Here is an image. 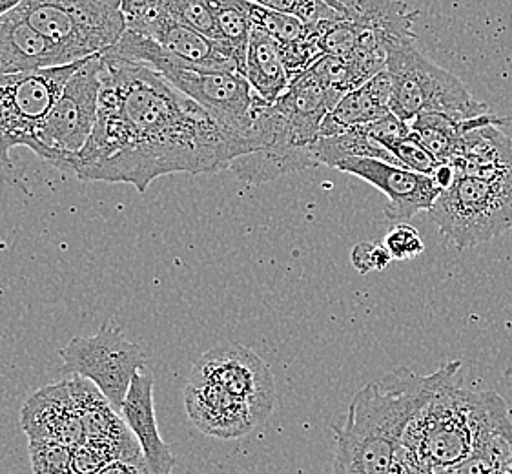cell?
<instances>
[{
	"mask_svg": "<svg viewBox=\"0 0 512 474\" xmlns=\"http://www.w3.org/2000/svg\"><path fill=\"white\" fill-rule=\"evenodd\" d=\"M460 367L451 361L429 376L400 367L359 389L345 422L330 425L336 434L332 474H392L405 429Z\"/></svg>",
	"mask_w": 512,
	"mask_h": 474,
	"instance_id": "7a4b0ae2",
	"label": "cell"
},
{
	"mask_svg": "<svg viewBox=\"0 0 512 474\" xmlns=\"http://www.w3.org/2000/svg\"><path fill=\"white\" fill-rule=\"evenodd\" d=\"M502 117L485 114L474 119H454L445 114H423L410 121L412 134L420 139L438 163H451L456 157L461 137L483 124H503Z\"/></svg>",
	"mask_w": 512,
	"mask_h": 474,
	"instance_id": "7402d4cb",
	"label": "cell"
},
{
	"mask_svg": "<svg viewBox=\"0 0 512 474\" xmlns=\"http://www.w3.org/2000/svg\"><path fill=\"white\" fill-rule=\"evenodd\" d=\"M64 372L95 383L99 391L121 411L135 374L146 367L139 345L128 340L123 330L106 321L93 336L73 338L59 351Z\"/></svg>",
	"mask_w": 512,
	"mask_h": 474,
	"instance_id": "9c48e42d",
	"label": "cell"
},
{
	"mask_svg": "<svg viewBox=\"0 0 512 474\" xmlns=\"http://www.w3.org/2000/svg\"><path fill=\"white\" fill-rule=\"evenodd\" d=\"M427 214L460 250L502 236L512 227V170L491 179L458 177Z\"/></svg>",
	"mask_w": 512,
	"mask_h": 474,
	"instance_id": "8992f818",
	"label": "cell"
},
{
	"mask_svg": "<svg viewBox=\"0 0 512 474\" xmlns=\"http://www.w3.org/2000/svg\"><path fill=\"white\" fill-rule=\"evenodd\" d=\"M99 115L75 157L82 181L130 183L144 192L157 177L230 170L248 146L214 115L141 62L101 53Z\"/></svg>",
	"mask_w": 512,
	"mask_h": 474,
	"instance_id": "6da1fadb",
	"label": "cell"
},
{
	"mask_svg": "<svg viewBox=\"0 0 512 474\" xmlns=\"http://www.w3.org/2000/svg\"><path fill=\"white\" fill-rule=\"evenodd\" d=\"M345 17L358 22L363 30L370 31L385 52L416 42L412 31L414 13L403 0H338Z\"/></svg>",
	"mask_w": 512,
	"mask_h": 474,
	"instance_id": "ffe728a7",
	"label": "cell"
},
{
	"mask_svg": "<svg viewBox=\"0 0 512 474\" xmlns=\"http://www.w3.org/2000/svg\"><path fill=\"white\" fill-rule=\"evenodd\" d=\"M39 2H57V4H66L70 0H39Z\"/></svg>",
	"mask_w": 512,
	"mask_h": 474,
	"instance_id": "e575fe53",
	"label": "cell"
},
{
	"mask_svg": "<svg viewBox=\"0 0 512 474\" xmlns=\"http://www.w3.org/2000/svg\"><path fill=\"white\" fill-rule=\"evenodd\" d=\"M394 259L390 256L385 243H370L363 241L352 248L350 252V263L352 267L358 270L359 274H369V272H381L389 267Z\"/></svg>",
	"mask_w": 512,
	"mask_h": 474,
	"instance_id": "4dcf8cb0",
	"label": "cell"
},
{
	"mask_svg": "<svg viewBox=\"0 0 512 474\" xmlns=\"http://www.w3.org/2000/svg\"><path fill=\"white\" fill-rule=\"evenodd\" d=\"M390 73L387 68L376 73L367 83L341 97L334 110L323 119L319 137L338 135L350 128L367 126L392 114L390 110Z\"/></svg>",
	"mask_w": 512,
	"mask_h": 474,
	"instance_id": "ac0fdd59",
	"label": "cell"
},
{
	"mask_svg": "<svg viewBox=\"0 0 512 474\" xmlns=\"http://www.w3.org/2000/svg\"><path fill=\"white\" fill-rule=\"evenodd\" d=\"M84 61L0 75V181L13 183V148L24 146L39 154V126Z\"/></svg>",
	"mask_w": 512,
	"mask_h": 474,
	"instance_id": "52a82bcc",
	"label": "cell"
},
{
	"mask_svg": "<svg viewBox=\"0 0 512 474\" xmlns=\"http://www.w3.org/2000/svg\"><path fill=\"white\" fill-rule=\"evenodd\" d=\"M310 152L316 161V165H327L336 168L341 161H347L352 157H367V159H379L390 165H400V161L390 154L385 146L379 145L370 137L365 126L350 128L347 132L338 135L319 137L310 145Z\"/></svg>",
	"mask_w": 512,
	"mask_h": 474,
	"instance_id": "603a6c76",
	"label": "cell"
},
{
	"mask_svg": "<svg viewBox=\"0 0 512 474\" xmlns=\"http://www.w3.org/2000/svg\"><path fill=\"white\" fill-rule=\"evenodd\" d=\"M121 414L143 449L150 474H172L175 456L170 445L164 444L159 434L155 418L154 376L146 367L135 374L124 398Z\"/></svg>",
	"mask_w": 512,
	"mask_h": 474,
	"instance_id": "2e32d148",
	"label": "cell"
},
{
	"mask_svg": "<svg viewBox=\"0 0 512 474\" xmlns=\"http://www.w3.org/2000/svg\"><path fill=\"white\" fill-rule=\"evenodd\" d=\"M108 53L128 61L141 62L155 70L179 92L185 93L214 115L226 130L237 135L248 146L250 152H256L257 115L268 103L254 92L243 73L188 68L170 53L164 52L157 42L130 30L124 31L123 37Z\"/></svg>",
	"mask_w": 512,
	"mask_h": 474,
	"instance_id": "3957f363",
	"label": "cell"
},
{
	"mask_svg": "<svg viewBox=\"0 0 512 474\" xmlns=\"http://www.w3.org/2000/svg\"><path fill=\"white\" fill-rule=\"evenodd\" d=\"M126 30L135 31L157 42L164 52L170 53L181 64L197 70L212 72H239V64L225 44L206 37L205 33L194 30L181 22L152 17L132 22Z\"/></svg>",
	"mask_w": 512,
	"mask_h": 474,
	"instance_id": "9a60e30c",
	"label": "cell"
},
{
	"mask_svg": "<svg viewBox=\"0 0 512 474\" xmlns=\"http://www.w3.org/2000/svg\"><path fill=\"white\" fill-rule=\"evenodd\" d=\"M383 243L394 261H409V259L418 258L425 250V243L421 239L420 232L409 225L407 221L396 223L394 227L390 228Z\"/></svg>",
	"mask_w": 512,
	"mask_h": 474,
	"instance_id": "f546056e",
	"label": "cell"
},
{
	"mask_svg": "<svg viewBox=\"0 0 512 474\" xmlns=\"http://www.w3.org/2000/svg\"><path fill=\"white\" fill-rule=\"evenodd\" d=\"M70 380L84 420V442L97 449L108 462H146L143 449L123 414H119L121 411L113 407L99 387L77 374H72Z\"/></svg>",
	"mask_w": 512,
	"mask_h": 474,
	"instance_id": "4fadbf2b",
	"label": "cell"
},
{
	"mask_svg": "<svg viewBox=\"0 0 512 474\" xmlns=\"http://www.w3.org/2000/svg\"><path fill=\"white\" fill-rule=\"evenodd\" d=\"M72 64L59 46L44 39L19 11L0 19V75Z\"/></svg>",
	"mask_w": 512,
	"mask_h": 474,
	"instance_id": "e0dca14e",
	"label": "cell"
},
{
	"mask_svg": "<svg viewBox=\"0 0 512 474\" xmlns=\"http://www.w3.org/2000/svg\"><path fill=\"white\" fill-rule=\"evenodd\" d=\"M511 474H512V467H511Z\"/></svg>",
	"mask_w": 512,
	"mask_h": 474,
	"instance_id": "d590c367",
	"label": "cell"
},
{
	"mask_svg": "<svg viewBox=\"0 0 512 474\" xmlns=\"http://www.w3.org/2000/svg\"><path fill=\"white\" fill-rule=\"evenodd\" d=\"M99 474H150L146 462H123L115 460L104 467Z\"/></svg>",
	"mask_w": 512,
	"mask_h": 474,
	"instance_id": "d6a6232c",
	"label": "cell"
},
{
	"mask_svg": "<svg viewBox=\"0 0 512 474\" xmlns=\"http://www.w3.org/2000/svg\"><path fill=\"white\" fill-rule=\"evenodd\" d=\"M268 10L285 11L297 15L310 26L338 21L341 8L338 0H248Z\"/></svg>",
	"mask_w": 512,
	"mask_h": 474,
	"instance_id": "4316f807",
	"label": "cell"
},
{
	"mask_svg": "<svg viewBox=\"0 0 512 474\" xmlns=\"http://www.w3.org/2000/svg\"><path fill=\"white\" fill-rule=\"evenodd\" d=\"M101 72V55H93L82 62L39 126L37 157L66 174H73L75 157L90 139L97 123L103 86Z\"/></svg>",
	"mask_w": 512,
	"mask_h": 474,
	"instance_id": "ba28073f",
	"label": "cell"
},
{
	"mask_svg": "<svg viewBox=\"0 0 512 474\" xmlns=\"http://www.w3.org/2000/svg\"><path fill=\"white\" fill-rule=\"evenodd\" d=\"M110 464L92 445L81 442L72 447V467L75 474H99Z\"/></svg>",
	"mask_w": 512,
	"mask_h": 474,
	"instance_id": "1f68e13d",
	"label": "cell"
},
{
	"mask_svg": "<svg viewBox=\"0 0 512 474\" xmlns=\"http://www.w3.org/2000/svg\"><path fill=\"white\" fill-rule=\"evenodd\" d=\"M185 407L188 418L201 433L219 440L241 438L267 420L252 403L195 376H188Z\"/></svg>",
	"mask_w": 512,
	"mask_h": 474,
	"instance_id": "7c38bea8",
	"label": "cell"
},
{
	"mask_svg": "<svg viewBox=\"0 0 512 474\" xmlns=\"http://www.w3.org/2000/svg\"><path fill=\"white\" fill-rule=\"evenodd\" d=\"M336 170L359 177L385 194L389 203L383 214L394 223L407 221L423 210H431L441 194L431 176L412 172L403 166L390 165L379 159L352 157L341 161Z\"/></svg>",
	"mask_w": 512,
	"mask_h": 474,
	"instance_id": "8fae6325",
	"label": "cell"
},
{
	"mask_svg": "<svg viewBox=\"0 0 512 474\" xmlns=\"http://www.w3.org/2000/svg\"><path fill=\"white\" fill-rule=\"evenodd\" d=\"M21 427L28 440L70 447L84 442L86 429L72 380L50 383L30 394L22 405Z\"/></svg>",
	"mask_w": 512,
	"mask_h": 474,
	"instance_id": "5bb4252c",
	"label": "cell"
},
{
	"mask_svg": "<svg viewBox=\"0 0 512 474\" xmlns=\"http://www.w3.org/2000/svg\"><path fill=\"white\" fill-rule=\"evenodd\" d=\"M248 10H250V19L254 28L267 33L268 37H272L281 46L297 44V42H316L310 24L299 19L297 15L285 13V11L268 10L254 2H248Z\"/></svg>",
	"mask_w": 512,
	"mask_h": 474,
	"instance_id": "484cf974",
	"label": "cell"
},
{
	"mask_svg": "<svg viewBox=\"0 0 512 474\" xmlns=\"http://www.w3.org/2000/svg\"><path fill=\"white\" fill-rule=\"evenodd\" d=\"M511 467L512 423H509L482 438L467 460L438 469L434 474H511Z\"/></svg>",
	"mask_w": 512,
	"mask_h": 474,
	"instance_id": "cb8c5ba5",
	"label": "cell"
},
{
	"mask_svg": "<svg viewBox=\"0 0 512 474\" xmlns=\"http://www.w3.org/2000/svg\"><path fill=\"white\" fill-rule=\"evenodd\" d=\"M245 77L254 92L268 104L276 103L292 83L279 42L256 28L246 50Z\"/></svg>",
	"mask_w": 512,
	"mask_h": 474,
	"instance_id": "44dd1931",
	"label": "cell"
},
{
	"mask_svg": "<svg viewBox=\"0 0 512 474\" xmlns=\"http://www.w3.org/2000/svg\"><path fill=\"white\" fill-rule=\"evenodd\" d=\"M28 453L33 474H75L70 445L28 440Z\"/></svg>",
	"mask_w": 512,
	"mask_h": 474,
	"instance_id": "83f0119b",
	"label": "cell"
},
{
	"mask_svg": "<svg viewBox=\"0 0 512 474\" xmlns=\"http://www.w3.org/2000/svg\"><path fill=\"white\" fill-rule=\"evenodd\" d=\"M190 376L216 383L270 416L276 405V385L267 363L239 343H221L195 361Z\"/></svg>",
	"mask_w": 512,
	"mask_h": 474,
	"instance_id": "30bf717a",
	"label": "cell"
},
{
	"mask_svg": "<svg viewBox=\"0 0 512 474\" xmlns=\"http://www.w3.org/2000/svg\"><path fill=\"white\" fill-rule=\"evenodd\" d=\"M219 42L236 57L239 72L245 75L246 50L254 24L250 19L248 0H212Z\"/></svg>",
	"mask_w": 512,
	"mask_h": 474,
	"instance_id": "d4e9b609",
	"label": "cell"
},
{
	"mask_svg": "<svg viewBox=\"0 0 512 474\" xmlns=\"http://www.w3.org/2000/svg\"><path fill=\"white\" fill-rule=\"evenodd\" d=\"M390 73V110L410 123L418 115L445 114L454 119H474L489 108L472 97L456 75L421 55L414 42L387 53Z\"/></svg>",
	"mask_w": 512,
	"mask_h": 474,
	"instance_id": "5b68a950",
	"label": "cell"
},
{
	"mask_svg": "<svg viewBox=\"0 0 512 474\" xmlns=\"http://www.w3.org/2000/svg\"><path fill=\"white\" fill-rule=\"evenodd\" d=\"M456 376L434 392L401 440L432 473L460 464L474 453L487 411L489 391H467Z\"/></svg>",
	"mask_w": 512,
	"mask_h": 474,
	"instance_id": "277c9868",
	"label": "cell"
},
{
	"mask_svg": "<svg viewBox=\"0 0 512 474\" xmlns=\"http://www.w3.org/2000/svg\"><path fill=\"white\" fill-rule=\"evenodd\" d=\"M387 150L400 161V165L403 168L412 170V172H418V174H425V176H432L434 170L440 165L432 157L431 152L421 145L420 139L412 134V130H409L407 134L401 135L398 139H394L387 146Z\"/></svg>",
	"mask_w": 512,
	"mask_h": 474,
	"instance_id": "f1b7e54d",
	"label": "cell"
},
{
	"mask_svg": "<svg viewBox=\"0 0 512 474\" xmlns=\"http://www.w3.org/2000/svg\"><path fill=\"white\" fill-rule=\"evenodd\" d=\"M500 124H483L461 137L451 163L460 177L491 179L512 170V137Z\"/></svg>",
	"mask_w": 512,
	"mask_h": 474,
	"instance_id": "d6986e66",
	"label": "cell"
},
{
	"mask_svg": "<svg viewBox=\"0 0 512 474\" xmlns=\"http://www.w3.org/2000/svg\"><path fill=\"white\" fill-rule=\"evenodd\" d=\"M24 0H0V19L11 11L17 10Z\"/></svg>",
	"mask_w": 512,
	"mask_h": 474,
	"instance_id": "836d02e7",
	"label": "cell"
}]
</instances>
